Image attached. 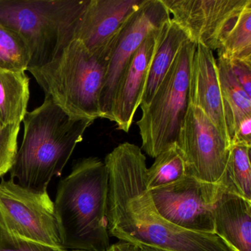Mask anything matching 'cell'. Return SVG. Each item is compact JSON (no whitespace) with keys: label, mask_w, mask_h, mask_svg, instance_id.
<instances>
[{"label":"cell","mask_w":251,"mask_h":251,"mask_svg":"<svg viewBox=\"0 0 251 251\" xmlns=\"http://www.w3.org/2000/svg\"><path fill=\"white\" fill-rule=\"evenodd\" d=\"M108 172L107 220L109 236L170 251H233L215 233L184 230L161 217L146 187V157L130 142L105 157Z\"/></svg>","instance_id":"cell-1"},{"label":"cell","mask_w":251,"mask_h":251,"mask_svg":"<svg viewBox=\"0 0 251 251\" xmlns=\"http://www.w3.org/2000/svg\"><path fill=\"white\" fill-rule=\"evenodd\" d=\"M23 122L24 135L10 170L11 179L31 190H48L95 121L73 118L45 97L40 106L27 111Z\"/></svg>","instance_id":"cell-2"},{"label":"cell","mask_w":251,"mask_h":251,"mask_svg":"<svg viewBox=\"0 0 251 251\" xmlns=\"http://www.w3.org/2000/svg\"><path fill=\"white\" fill-rule=\"evenodd\" d=\"M108 172L97 157L80 158L58 183L54 201L66 251H107Z\"/></svg>","instance_id":"cell-3"},{"label":"cell","mask_w":251,"mask_h":251,"mask_svg":"<svg viewBox=\"0 0 251 251\" xmlns=\"http://www.w3.org/2000/svg\"><path fill=\"white\" fill-rule=\"evenodd\" d=\"M89 0H0V24L25 42L28 69L53 61L74 37Z\"/></svg>","instance_id":"cell-4"},{"label":"cell","mask_w":251,"mask_h":251,"mask_svg":"<svg viewBox=\"0 0 251 251\" xmlns=\"http://www.w3.org/2000/svg\"><path fill=\"white\" fill-rule=\"evenodd\" d=\"M108 61L73 39L53 61L27 70L52 102L73 118H102L100 97Z\"/></svg>","instance_id":"cell-5"},{"label":"cell","mask_w":251,"mask_h":251,"mask_svg":"<svg viewBox=\"0 0 251 251\" xmlns=\"http://www.w3.org/2000/svg\"><path fill=\"white\" fill-rule=\"evenodd\" d=\"M197 43L189 40L179 50L171 67L137 121L142 148L155 158L176 144L189 105L191 65Z\"/></svg>","instance_id":"cell-6"},{"label":"cell","mask_w":251,"mask_h":251,"mask_svg":"<svg viewBox=\"0 0 251 251\" xmlns=\"http://www.w3.org/2000/svg\"><path fill=\"white\" fill-rule=\"evenodd\" d=\"M0 226L26 240L64 250L55 205L48 190H31L11 179L2 180Z\"/></svg>","instance_id":"cell-7"},{"label":"cell","mask_w":251,"mask_h":251,"mask_svg":"<svg viewBox=\"0 0 251 251\" xmlns=\"http://www.w3.org/2000/svg\"><path fill=\"white\" fill-rule=\"evenodd\" d=\"M176 145L188 176L204 183H220L230 145L202 110L189 104Z\"/></svg>","instance_id":"cell-8"},{"label":"cell","mask_w":251,"mask_h":251,"mask_svg":"<svg viewBox=\"0 0 251 251\" xmlns=\"http://www.w3.org/2000/svg\"><path fill=\"white\" fill-rule=\"evenodd\" d=\"M218 188L187 176L149 193L155 209L167 221L184 230L214 233L212 206Z\"/></svg>","instance_id":"cell-9"},{"label":"cell","mask_w":251,"mask_h":251,"mask_svg":"<svg viewBox=\"0 0 251 251\" xmlns=\"http://www.w3.org/2000/svg\"><path fill=\"white\" fill-rule=\"evenodd\" d=\"M171 19L161 0H145L126 20L110 51L100 97L102 119L110 120L117 83L130 58L147 36Z\"/></svg>","instance_id":"cell-10"},{"label":"cell","mask_w":251,"mask_h":251,"mask_svg":"<svg viewBox=\"0 0 251 251\" xmlns=\"http://www.w3.org/2000/svg\"><path fill=\"white\" fill-rule=\"evenodd\" d=\"M191 40L219 50L223 38L251 0H161Z\"/></svg>","instance_id":"cell-11"},{"label":"cell","mask_w":251,"mask_h":251,"mask_svg":"<svg viewBox=\"0 0 251 251\" xmlns=\"http://www.w3.org/2000/svg\"><path fill=\"white\" fill-rule=\"evenodd\" d=\"M145 0H89L73 39L89 52L105 58L123 25Z\"/></svg>","instance_id":"cell-12"},{"label":"cell","mask_w":251,"mask_h":251,"mask_svg":"<svg viewBox=\"0 0 251 251\" xmlns=\"http://www.w3.org/2000/svg\"><path fill=\"white\" fill-rule=\"evenodd\" d=\"M162 27L147 36L130 58L117 83L109 120L116 123L117 129L126 133L130 130L135 114L140 106L150 67Z\"/></svg>","instance_id":"cell-13"},{"label":"cell","mask_w":251,"mask_h":251,"mask_svg":"<svg viewBox=\"0 0 251 251\" xmlns=\"http://www.w3.org/2000/svg\"><path fill=\"white\" fill-rule=\"evenodd\" d=\"M189 104L202 110L230 144L213 51L197 44L191 65Z\"/></svg>","instance_id":"cell-14"},{"label":"cell","mask_w":251,"mask_h":251,"mask_svg":"<svg viewBox=\"0 0 251 251\" xmlns=\"http://www.w3.org/2000/svg\"><path fill=\"white\" fill-rule=\"evenodd\" d=\"M212 211L214 233L233 251H251V201L219 185Z\"/></svg>","instance_id":"cell-15"},{"label":"cell","mask_w":251,"mask_h":251,"mask_svg":"<svg viewBox=\"0 0 251 251\" xmlns=\"http://www.w3.org/2000/svg\"><path fill=\"white\" fill-rule=\"evenodd\" d=\"M191 39L188 33L172 19L163 25L150 67L146 86L141 100V108L148 106L171 67L179 50L185 42Z\"/></svg>","instance_id":"cell-16"},{"label":"cell","mask_w":251,"mask_h":251,"mask_svg":"<svg viewBox=\"0 0 251 251\" xmlns=\"http://www.w3.org/2000/svg\"><path fill=\"white\" fill-rule=\"evenodd\" d=\"M30 78L25 72L0 68V125L3 127L20 126L27 112Z\"/></svg>","instance_id":"cell-17"},{"label":"cell","mask_w":251,"mask_h":251,"mask_svg":"<svg viewBox=\"0 0 251 251\" xmlns=\"http://www.w3.org/2000/svg\"><path fill=\"white\" fill-rule=\"evenodd\" d=\"M216 62L227 133L231 144L239 124L245 119L251 117V98L235 78L227 60L218 55Z\"/></svg>","instance_id":"cell-18"},{"label":"cell","mask_w":251,"mask_h":251,"mask_svg":"<svg viewBox=\"0 0 251 251\" xmlns=\"http://www.w3.org/2000/svg\"><path fill=\"white\" fill-rule=\"evenodd\" d=\"M251 147L230 145L228 161L219 185L227 192L251 201Z\"/></svg>","instance_id":"cell-19"},{"label":"cell","mask_w":251,"mask_h":251,"mask_svg":"<svg viewBox=\"0 0 251 251\" xmlns=\"http://www.w3.org/2000/svg\"><path fill=\"white\" fill-rule=\"evenodd\" d=\"M186 176V165L175 144L157 155L152 165L147 170V189L151 191L173 184Z\"/></svg>","instance_id":"cell-20"},{"label":"cell","mask_w":251,"mask_h":251,"mask_svg":"<svg viewBox=\"0 0 251 251\" xmlns=\"http://www.w3.org/2000/svg\"><path fill=\"white\" fill-rule=\"evenodd\" d=\"M217 52L226 59L251 61V3L238 16Z\"/></svg>","instance_id":"cell-21"},{"label":"cell","mask_w":251,"mask_h":251,"mask_svg":"<svg viewBox=\"0 0 251 251\" xmlns=\"http://www.w3.org/2000/svg\"><path fill=\"white\" fill-rule=\"evenodd\" d=\"M30 60V52L23 38L0 24V68L16 73L27 71Z\"/></svg>","instance_id":"cell-22"},{"label":"cell","mask_w":251,"mask_h":251,"mask_svg":"<svg viewBox=\"0 0 251 251\" xmlns=\"http://www.w3.org/2000/svg\"><path fill=\"white\" fill-rule=\"evenodd\" d=\"M20 126L3 127L0 125V177L10 172L18 150Z\"/></svg>","instance_id":"cell-23"},{"label":"cell","mask_w":251,"mask_h":251,"mask_svg":"<svg viewBox=\"0 0 251 251\" xmlns=\"http://www.w3.org/2000/svg\"><path fill=\"white\" fill-rule=\"evenodd\" d=\"M11 234L0 226V251H65Z\"/></svg>","instance_id":"cell-24"},{"label":"cell","mask_w":251,"mask_h":251,"mask_svg":"<svg viewBox=\"0 0 251 251\" xmlns=\"http://www.w3.org/2000/svg\"><path fill=\"white\" fill-rule=\"evenodd\" d=\"M227 60L235 78L251 98V61L236 58Z\"/></svg>","instance_id":"cell-25"},{"label":"cell","mask_w":251,"mask_h":251,"mask_svg":"<svg viewBox=\"0 0 251 251\" xmlns=\"http://www.w3.org/2000/svg\"><path fill=\"white\" fill-rule=\"evenodd\" d=\"M235 144L251 147V117L245 119L239 124L230 145Z\"/></svg>","instance_id":"cell-26"},{"label":"cell","mask_w":251,"mask_h":251,"mask_svg":"<svg viewBox=\"0 0 251 251\" xmlns=\"http://www.w3.org/2000/svg\"><path fill=\"white\" fill-rule=\"evenodd\" d=\"M107 251H143L139 245L129 242L119 241L111 245Z\"/></svg>","instance_id":"cell-27"},{"label":"cell","mask_w":251,"mask_h":251,"mask_svg":"<svg viewBox=\"0 0 251 251\" xmlns=\"http://www.w3.org/2000/svg\"><path fill=\"white\" fill-rule=\"evenodd\" d=\"M143 251H170L161 248H154V247L146 246V245H139Z\"/></svg>","instance_id":"cell-28"},{"label":"cell","mask_w":251,"mask_h":251,"mask_svg":"<svg viewBox=\"0 0 251 251\" xmlns=\"http://www.w3.org/2000/svg\"></svg>","instance_id":"cell-29"}]
</instances>
